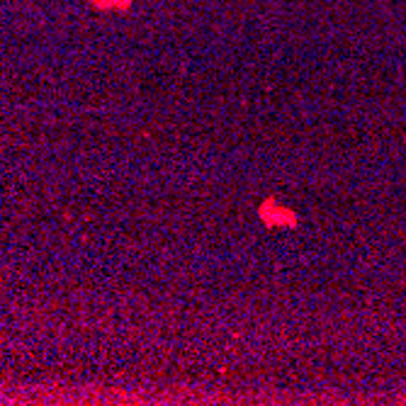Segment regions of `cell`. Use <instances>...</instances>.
Here are the masks:
<instances>
[{
	"mask_svg": "<svg viewBox=\"0 0 406 406\" xmlns=\"http://www.w3.org/2000/svg\"><path fill=\"white\" fill-rule=\"evenodd\" d=\"M260 217L270 224V226H280V224L292 222V214L287 212L285 207H277L275 202H265L260 207Z\"/></svg>",
	"mask_w": 406,
	"mask_h": 406,
	"instance_id": "obj_1",
	"label": "cell"
}]
</instances>
